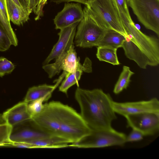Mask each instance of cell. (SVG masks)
<instances>
[{
    "instance_id": "6da1fadb",
    "label": "cell",
    "mask_w": 159,
    "mask_h": 159,
    "mask_svg": "<svg viewBox=\"0 0 159 159\" xmlns=\"http://www.w3.org/2000/svg\"><path fill=\"white\" fill-rule=\"evenodd\" d=\"M32 119L35 126L46 134L63 139L69 143L78 142L91 131L80 114L58 101L44 104L41 112Z\"/></svg>"
},
{
    "instance_id": "7a4b0ae2",
    "label": "cell",
    "mask_w": 159,
    "mask_h": 159,
    "mask_svg": "<svg viewBox=\"0 0 159 159\" xmlns=\"http://www.w3.org/2000/svg\"><path fill=\"white\" fill-rule=\"evenodd\" d=\"M75 98L79 104L80 114L91 130L111 128L117 118L110 94L100 89L89 90L78 88Z\"/></svg>"
},
{
    "instance_id": "3957f363",
    "label": "cell",
    "mask_w": 159,
    "mask_h": 159,
    "mask_svg": "<svg viewBox=\"0 0 159 159\" xmlns=\"http://www.w3.org/2000/svg\"><path fill=\"white\" fill-rule=\"evenodd\" d=\"M84 10L104 30L127 35L116 0H91Z\"/></svg>"
},
{
    "instance_id": "277c9868",
    "label": "cell",
    "mask_w": 159,
    "mask_h": 159,
    "mask_svg": "<svg viewBox=\"0 0 159 159\" xmlns=\"http://www.w3.org/2000/svg\"><path fill=\"white\" fill-rule=\"evenodd\" d=\"M126 135L112 127L92 130L91 133L78 142L70 143L69 147L81 148H101L123 146L126 143Z\"/></svg>"
},
{
    "instance_id": "5b68a950",
    "label": "cell",
    "mask_w": 159,
    "mask_h": 159,
    "mask_svg": "<svg viewBox=\"0 0 159 159\" xmlns=\"http://www.w3.org/2000/svg\"><path fill=\"white\" fill-rule=\"evenodd\" d=\"M79 59L77 57L74 46L73 45L57 58L54 63L43 65V68L50 78L59 73L62 70L66 74L73 72L78 70L87 73L92 72L91 60L86 57L82 65L80 63Z\"/></svg>"
},
{
    "instance_id": "8992f818",
    "label": "cell",
    "mask_w": 159,
    "mask_h": 159,
    "mask_svg": "<svg viewBox=\"0 0 159 159\" xmlns=\"http://www.w3.org/2000/svg\"><path fill=\"white\" fill-rule=\"evenodd\" d=\"M139 21L159 36V0H127Z\"/></svg>"
},
{
    "instance_id": "52a82bcc",
    "label": "cell",
    "mask_w": 159,
    "mask_h": 159,
    "mask_svg": "<svg viewBox=\"0 0 159 159\" xmlns=\"http://www.w3.org/2000/svg\"><path fill=\"white\" fill-rule=\"evenodd\" d=\"M84 17L79 22L75 33V43L77 47L90 48L97 46L106 30L100 26L83 10Z\"/></svg>"
},
{
    "instance_id": "ba28073f",
    "label": "cell",
    "mask_w": 159,
    "mask_h": 159,
    "mask_svg": "<svg viewBox=\"0 0 159 159\" xmlns=\"http://www.w3.org/2000/svg\"><path fill=\"white\" fill-rule=\"evenodd\" d=\"M125 117L127 127L138 130L144 136L153 135L159 130V112H143Z\"/></svg>"
},
{
    "instance_id": "9c48e42d",
    "label": "cell",
    "mask_w": 159,
    "mask_h": 159,
    "mask_svg": "<svg viewBox=\"0 0 159 159\" xmlns=\"http://www.w3.org/2000/svg\"><path fill=\"white\" fill-rule=\"evenodd\" d=\"M50 136L37 128L31 119L12 126L9 136L11 143H28L30 141Z\"/></svg>"
},
{
    "instance_id": "30bf717a",
    "label": "cell",
    "mask_w": 159,
    "mask_h": 159,
    "mask_svg": "<svg viewBox=\"0 0 159 159\" xmlns=\"http://www.w3.org/2000/svg\"><path fill=\"white\" fill-rule=\"evenodd\" d=\"M112 107L116 113L124 117L143 112H159V102L156 98L135 102H118L113 101Z\"/></svg>"
},
{
    "instance_id": "8fae6325",
    "label": "cell",
    "mask_w": 159,
    "mask_h": 159,
    "mask_svg": "<svg viewBox=\"0 0 159 159\" xmlns=\"http://www.w3.org/2000/svg\"><path fill=\"white\" fill-rule=\"evenodd\" d=\"M84 15L80 3H65L62 10L58 13L53 19L55 29L60 30L80 22Z\"/></svg>"
},
{
    "instance_id": "7c38bea8",
    "label": "cell",
    "mask_w": 159,
    "mask_h": 159,
    "mask_svg": "<svg viewBox=\"0 0 159 159\" xmlns=\"http://www.w3.org/2000/svg\"><path fill=\"white\" fill-rule=\"evenodd\" d=\"M79 22L75 23L60 29V32L58 33L59 39L43 62V65L48 64L53 59H56L73 45V40L75 35L76 27Z\"/></svg>"
},
{
    "instance_id": "4fadbf2b",
    "label": "cell",
    "mask_w": 159,
    "mask_h": 159,
    "mask_svg": "<svg viewBox=\"0 0 159 159\" xmlns=\"http://www.w3.org/2000/svg\"><path fill=\"white\" fill-rule=\"evenodd\" d=\"M6 123L11 126L31 118L27 109V103L20 102L8 109L2 114Z\"/></svg>"
},
{
    "instance_id": "5bb4252c",
    "label": "cell",
    "mask_w": 159,
    "mask_h": 159,
    "mask_svg": "<svg viewBox=\"0 0 159 159\" xmlns=\"http://www.w3.org/2000/svg\"><path fill=\"white\" fill-rule=\"evenodd\" d=\"M66 74V72L63 71L61 75L56 81V83L54 85L44 84L29 88L23 101L28 103L43 97H46L49 99L52 92L65 77Z\"/></svg>"
},
{
    "instance_id": "9a60e30c",
    "label": "cell",
    "mask_w": 159,
    "mask_h": 159,
    "mask_svg": "<svg viewBox=\"0 0 159 159\" xmlns=\"http://www.w3.org/2000/svg\"><path fill=\"white\" fill-rule=\"evenodd\" d=\"M6 3L10 20L14 24L20 25L29 19L30 13L23 7L17 5L12 0H6Z\"/></svg>"
},
{
    "instance_id": "2e32d148",
    "label": "cell",
    "mask_w": 159,
    "mask_h": 159,
    "mask_svg": "<svg viewBox=\"0 0 159 159\" xmlns=\"http://www.w3.org/2000/svg\"><path fill=\"white\" fill-rule=\"evenodd\" d=\"M125 36L113 30H106L97 47H106L117 49L122 47Z\"/></svg>"
},
{
    "instance_id": "e0dca14e",
    "label": "cell",
    "mask_w": 159,
    "mask_h": 159,
    "mask_svg": "<svg viewBox=\"0 0 159 159\" xmlns=\"http://www.w3.org/2000/svg\"><path fill=\"white\" fill-rule=\"evenodd\" d=\"M40 148H60L69 147L67 141L57 137L48 136L30 141L28 143Z\"/></svg>"
},
{
    "instance_id": "ac0fdd59",
    "label": "cell",
    "mask_w": 159,
    "mask_h": 159,
    "mask_svg": "<svg viewBox=\"0 0 159 159\" xmlns=\"http://www.w3.org/2000/svg\"><path fill=\"white\" fill-rule=\"evenodd\" d=\"M117 49L106 47H98L96 56L101 61L107 62L114 65L120 64L117 55Z\"/></svg>"
},
{
    "instance_id": "d6986e66",
    "label": "cell",
    "mask_w": 159,
    "mask_h": 159,
    "mask_svg": "<svg viewBox=\"0 0 159 159\" xmlns=\"http://www.w3.org/2000/svg\"><path fill=\"white\" fill-rule=\"evenodd\" d=\"M125 31L135 25L130 16L127 0H116Z\"/></svg>"
},
{
    "instance_id": "ffe728a7",
    "label": "cell",
    "mask_w": 159,
    "mask_h": 159,
    "mask_svg": "<svg viewBox=\"0 0 159 159\" xmlns=\"http://www.w3.org/2000/svg\"><path fill=\"white\" fill-rule=\"evenodd\" d=\"M134 74V72L131 70L129 67L123 66L122 71L114 87V93L118 94L123 89H126L130 81L131 76Z\"/></svg>"
},
{
    "instance_id": "44dd1931",
    "label": "cell",
    "mask_w": 159,
    "mask_h": 159,
    "mask_svg": "<svg viewBox=\"0 0 159 159\" xmlns=\"http://www.w3.org/2000/svg\"><path fill=\"white\" fill-rule=\"evenodd\" d=\"M83 72L78 70L73 72L66 74L65 78L59 87V91L67 94L68 89L73 85L76 84L79 87L78 81Z\"/></svg>"
},
{
    "instance_id": "7402d4cb",
    "label": "cell",
    "mask_w": 159,
    "mask_h": 159,
    "mask_svg": "<svg viewBox=\"0 0 159 159\" xmlns=\"http://www.w3.org/2000/svg\"><path fill=\"white\" fill-rule=\"evenodd\" d=\"M48 100L46 97H43L27 103V110L31 118L41 112L44 106L43 103Z\"/></svg>"
},
{
    "instance_id": "603a6c76",
    "label": "cell",
    "mask_w": 159,
    "mask_h": 159,
    "mask_svg": "<svg viewBox=\"0 0 159 159\" xmlns=\"http://www.w3.org/2000/svg\"><path fill=\"white\" fill-rule=\"evenodd\" d=\"M0 24L7 33L11 40L12 45L15 46L18 45V41L16 35L12 28L10 23L4 18L0 10Z\"/></svg>"
},
{
    "instance_id": "cb8c5ba5",
    "label": "cell",
    "mask_w": 159,
    "mask_h": 159,
    "mask_svg": "<svg viewBox=\"0 0 159 159\" xmlns=\"http://www.w3.org/2000/svg\"><path fill=\"white\" fill-rule=\"evenodd\" d=\"M12 126L7 123L0 124V146L10 143L9 136Z\"/></svg>"
},
{
    "instance_id": "d4e9b609",
    "label": "cell",
    "mask_w": 159,
    "mask_h": 159,
    "mask_svg": "<svg viewBox=\"0 0 159 159\" xmlns=\"http://www.w3.org/2000/svg\"><path fill=\"white\" fill-rule=\"evenodd\" d=\"M15 68L11 61L4 57H0V77L11 73Z\"/></svg>"
},
{
    "instance_id": "484cf974",
    "label": "cell",
    "mask_w": 159,
    "mask_h": 159,
    "mask_svg": "<svg viewBox=\"0 0 159 159\" xmlns=\"http://www.w3.org/2000/svg\"><path fill=\"white\" fill-rule=\"evenodd\" d=\"M11 45L8 34L0 24V51L4 52L7 50Z\"/></svg>"
},
{
    "instance_id": "4316f807",
    "label": "cell",
    "mask_w": 159,
    "mask_h": 159,
    "mask_svg": "<svg viewBox=\"0 0 159 159\" xmlns=\"http://www.w3.org/2000/svg\"><path fill=\"white\" fill-rule=\"evenodd\" d=\"M22 7L30 13L35 11L40 0H18Z\"/></svg>"
},
{
    "instance_id": "83f0119b",
    "label": "cell",
    "mask_w": 159,
    "mask_h": 159,
    "mask_svg": "<svg viewBox=\"0 0 159 159\" xmlns=\"http://www.w3.org/2000/svg\"><path fill=\"white\" fill-rule=\"evenodd\" d=\"M144 136L140 131L132 129L131 132L126 137V143L140 141L143 139Z\"/></svg>"
},
{
    "instance_id": "f1b7e54d",
    "label": "cell",
    "mask_w": 159,
    "mask_h": 159,
    "mask_svg": "<svg viewBox=\"0 0 159 159\" xmlns=\"http://www.w3.org/2000/svg\"><path fill=\"white\" fill-rule=\"evenodd\" d=\"M6 146H13L18 148H40L39 146L36 145L28 143L19 142L11 143L7 144Z\"/></svg>"
},
{
    "instance_id": "f546056e",
    "label": "cell",
    "mask_w": 159,
    "mask_h": 159,
    "mask_svg": "<svg viewBox=\"0 0 159 159\" xmlns=\"http://www.w3.org/2000/svg\"><path fill=\"white\" fill-rule=\"evenodd\" d=\"M47 0H40L38 5L34 13L36 15L35 18L39 20L43 15V7L47 2Z\"/></svg>"
},
{
    "instance_id": "4dcf8cb0",
    "label": "cell",
    "mask_w": 159,
    "mask_h": 159,
    "mask_svg": "<svg viewBox=\"0 0 159 159\" xmlns=\"http://www.w3.org/2000/svg\"><path fill=\"white\" fill-rule=\"evenodd\" d=\"M0 10L5 19L10 23V20L7 8L6 0H0Z\"/></svg>"
},
{
    "instance_id": "1f68e13d",
    "label": "cell",
    "mask_w": 159,
    "mask_h": 159,
    "mask_svg": "<svg viewBox=\"0 0 159 159\" xmlns=\"http://www.w3.org/2000/svg\"><path fill=\"white\" fill-rule=\"evenodd\" d=\"M91 0H51V1L57 4H59L63 2H77L78 3L84 4L86 6L89 4Z\"/></svg>"
},
{
    "instance_id": "d6a6232c",
    "label": "cell",
    "mask_w": 159,
    "mask_h": 159,
    "mask_svg": "<svg viewBox=\"0 0 159 159\" xmlns=\"http://www.w3.org/2000/svg\"><path fill=\"white\" fill-rule=\"evenodd\" d=\"M6 123L4 120L2 114H0V124Z\"/></svg>"
},
{
    "instance_id": "836d02e7",
    "label": "cell",
    "mask_w": 159,
    "mask_h": 159,
    "mask_svg": "<svg viewBox=\"0 0 159 159\" xmlns=\"http://www.w3.org/2000/svg\"><path fill=\"white\" fill-rule=\"evenodd\" d=\"M15 3H16L17 5L18 6H19L23 7L22 6H21L20 4V2H19L18 0H12Z\"/></svg>"
}]
</instances>
